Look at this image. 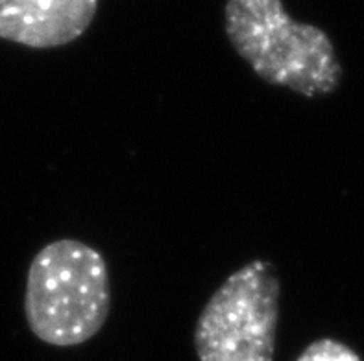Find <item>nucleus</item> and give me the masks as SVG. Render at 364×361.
Wrapping results in <instances>:
<instances>
[{"mask_svg": "<svg viewBox=\"0 0 364 361\" xmlns=\"http://www.w3.org/2000/svg\"><path fill=\"white\" fill-rule=\"evenodd\" d=\"M224 28L231 48L268 85L305 98L329 96L341 85L342 65L328 33L294 21L282 0H226Z\"/></svg>", "mask_w": 364, "mask_h": 361, "instance_id": "nucleus-1", "label": "nucleus"}, {"mask_svg": "<svg viewBox=\"0 0 364 361\" xmlns=\"http://www.w3.org/2000/svg\"><path fill=\"white\" fill-rule=\"evenodd\" d=\"M279 293V277L270 262L257 258L231 273L196 321L198 360L274 361Z\"/></svg>", "mask_w": 364, "mask_h": 361, "instance_id": "nucleus-3", "label": "nucleus"}, {"mask_svg": "<svg viewBox=\"0 0 364 361\" xmlns=\"http://www.w3.org/2000/svg\"><path fill=\"white\" fill-rule=\"evenodd\" d=\"M296 361H363L359 354L337 339L323 338L305 347Z\"/></svg>", "mask_w": 364, "mask_h": 361, "instance_id": "nucleus-5", "label": "nucleus"}, {"mask_svg": "<svg viewBox=\"0 0 364 361\" xmlns=\"http://www.w3.org/2000/svg\"><path fill=\"white\" fill-rule=\"evenodd\" d=\"M98 0H0V39L45 50L87 32Z\"/></svg>", "mask_w": 364, "mask_h": 361, "instance_id": "nucleus-4", "label": "nucleus"}, {"mask_svg": "<svg viewBox=\"0 0 364 361\" xmlns=\"http://www.w3.org/2000/svg\"><path fill=\"white\" fill-rule=\"evenodd\" d=\"M111 311L109 270L85 242L45 245L28 267L24 316L30 332L52 347H76L104 328Z\"/></svg>", "mask_w": 364, "mask_h": 361, "instance_id": "nucleus-2", "label": "nucleus"}]
</instances>
